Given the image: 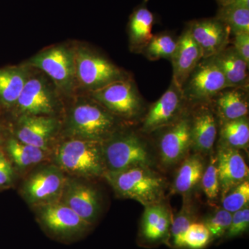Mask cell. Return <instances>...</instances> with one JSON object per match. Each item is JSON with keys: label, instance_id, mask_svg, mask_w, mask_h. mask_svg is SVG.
<instances>
[{"label": "cell", "instance_id": "obj_1", "mask_svg": "<svg viewBox=\"0 0 249 249\" xmlns=\"http://www.w3.org/2000/svg\"><path fill=\"white\" fill-rule=\"evenodd\" d=\"M76 96L67 114L65 133L69 138L104 142L118 132L119 120L88 93Z\"/></svg>", "mask_w": 249, "mask_h": 249}, {"label": "cell", "instance_id": "obj_2", "mask_svg": "<svg viewBox=\"0 0 249 249\" xmlns=\"http://www.w3.org/2000/svg\"><path fill=\"white\" fill-rule=\"evenodd\" d=\"M104 176L116 194L139 201L145 207L160 203L164 195V178L151 167H134L119 173H106Z\"/></svg>", "mask_w": 249, "mask_h": 249}, {"label": "cell", "instance_id": "obj_3", "mask_svg": "<svg viewBox=\"0 0 249 249\" xmlns=\"http://www.w3.org/2000/svg\"><path fill=\"white\" fill-rule=\"evenodd\" d=\"M77 92L89 93L130 77L101 54L82 45H74Z\"/></svg>", "mask_w": 249, "mask_h": 249}, {"label": "cell", "instance_id": "obj_4", "mask_svg": "<svg viewBox=\"0 0 249 249\" xmlns=\"http://www.w3.org/2000/svg\"><path fill=\"white\" fill-rule=\"evenodd\" d=\"M25 64L43 72L62 96L72 97L77 93L74 45L63 43L51 46L31 57Z\"/></svg>", "mask_w": 249, "mask_h": 249}, {"label": "cell", "instance_id": "obj_5", "mask_svg": "<svg viewBox=\"0 0 249 249\" xmlns=\"http://www.w3.org/2000/svg\"><path fill=\"white\" fill-rule=\"evenodd\" d=\"M55 162L60 169L85 178H97L106 173L103 142L69 138L60 144Z\"/></svg>", "mask_w": 249, "mask_h": 249}, {"label": "cell", "instance_id": "obj_6", "mask_svg": "<svg viewBox=\"0 0 249 249\" xmlns=\"http://www.w3.org/2000/svg\"><path fill=\"white\" fill-rule=\"evenodd\" d=\"M106 173H119L137 166L151 167L152 157L147 142L134 132H116L103 142Z\"/></svg>", "mask_w": 249, "mask_h": 249}, {"label": "cell", "instance_id": "obj_7", "mask_svg": "<svg viewBox=\"0 0 249 249\" xmlns=\"http://www.w3.org/2000/svg\"><path fill=\"white\" fill-rule=\"evenodd\" d=\"M62 96L43 72L31 67V73L12 110L16 115L52 116Z\"/></svg>", "mask_w": 249, "mask_h": 249}, {"label": "cell", "instance_id": "obj_8", "mask_svg": "<svg viewBox=\"0 0 249 249\" xmlns=\"http://www.w3.org/2000/svg\"><path fill=\"white\" fill-rule=\"evenodd\" d=\"M88 94L119 120L132 122L142 117L145 112L143 99L131 77Z\"/></svg>", "mask_w": 249, "mask_h": 249}, {"label": "cell", "instance_id": "obj_9", "mask_svg": "<svg viewBox=\"0 0 249 249\" xmlns=\"http://www.w3.org/2000/svg\"><path fill=\"white\" fill-rule=\"evenodd\" d=\"M224 73L214 56L203 58L183 83V96L189 105L208 103L227 88Z\"/></svg>", "mask_w": 249, "mask_h": 249}, {"label": "cell", "instance_id": "obj_10", "mask_svg": "<svg viewBox=\"0 0 249 249\" xmlns=\"http://www.w3.org/2000/svg\"><path fill=\"white\" fill-rule=\"evenodd\" d=\"M37 216L47 232L62 240L84 235L91 227L61 200L39 205Z\"/></svg>", "mask_w": 249, "mask_h": 249}, {"label": "cell", "instance_id": "obj_11", "mask_svg": "<svg viewBox=\"0 0 249 249\" xmlns=\"http://www.w3.org/2000/svg\"><path fill=\"white\" fill-rule=\"evenodd\" d=\"M182 89L173 79L169 88L152 103L142 119L141 130L151 134L178 120L189 108Z\"/></svg>", "mask_w": 249, "mask_h": 249}, {"label": "cell", "instance_id": "obj_12", "mask_svg": "<svg viewBox=\"0 0 249 249\" xmlns=\"http://www.w3.org/2000/svg\"><path fill=\"white\" fill-rule=\"evenodd\" d=\"M67 179L58 166L49 165L37 170L27 178L22 195L29 204L41 205L59 200Z\"/></svg>", "mask_w": 249, "mask_h": 249}, {"label": "cell", "instance_id": "obj_13", "mask_svg": "<svg viewBox=\"0 0 249 249\" xmlns=\"http://www.w3.org/2000/svg\"><path fill=\"white\" fill-rule=\"evenodd\" d=\"M189 108L178 121L162 128L164 131L160 134L159 153L162 164L165 166L178 164L191 149Z\"/></svg>", "mask_w": 249, "mask_h": 249}, {"label": "cell", "instance_id": "obj_14", "mask_svg": "<svg viewBox=\"0 0 249 249\" xmlns=\"http://www.w3.org/2000/svg\"><path fill=\"white\" fill-rule=\"evenodd\" d=\"M191 148L198 154L212 151L218 134L219 121L209 102L190 105Z\"/></svg>", "mask_w": 249, "mask_h": 249}, {"label": "cell", "instance_id": "obj_15", "mask_svg": "<svg viewBox=\"0 0 249 249\" xmlns=\"http://www.w3.org/2000/svg\"><path fill=\"white\" fill-rule=\"evenodd\" d=\"M187 27L200 47L203 58L217 55L230 43V29L217 18L192 21Z\"/></svg>", "mask_w": 249, "mask_h": 249}, {"label": "cell", "instance_id": "obj_16", "mask_svg": "<svg viewBox=\"0 0 249 249\" xmlns=\"http://www.w3.org/2000/svg\"><path fill=\"white\" fill-rule=\"evenodd\" d=\"M58 128V121L53 116L23 115L18 116L14 137L46 151Z\"/></svg>", "mask_w": 249, "mask_h": 249}, {"label": "cell", "instance_id": "obj_17", "mask_svg": "<svg viewBox=\"0 0 249 249\" xmlns=\"http://www.w3.org/2000/svg\"><path fill=\"white\" fill-rule=\"evenodd\" d=\"M60 198L85 222L90 224L96 222L101 211V202L94 188L78 180H67Z\"/></svg>", "mask_w": 249, "mask_h": 249}, {"label": "cell", "instance_id": "obj_18", "mask_svg": "<svg viewBox=\"0 0 249 249\" xmlns=\"http://www.w3.org/2000/svg\"><path fill=\"white\" fill-rule=\"evenodd\" d=\"M218 177L222 196L247 181L249 170L239 150L219 145L217 155Z\"/></svg>", "mask_w": 249, "mask_h": 249}, {"label": "cell", "instance_id": "obj_19", "mask_svg": "<svg viewBox=\"0 0 249 249\" xmlns=\"http://www.w3.org/2000/svg\"><path fill=\"white\" fill-rule=\"evenodd\" d=\"M202 58L200 47L192 37L186 26L178 39L176 49L170 59L173 65L174 81L181 88L190 73Z\"/></svg>", "mask_w": 249, "mask_h": 249}, {"label": "cell", "instance_id": "obj_20", "mask_svg": "<svg viewBox=\"0 0 249 249\" xmlns=\"http://www.w3.org/2000/svg\"><path fill=\"white\" fill-rule=\"evenodd\" d=\"M249 90L227 88L209 101L219 123L247 117L249 110Z\"/></svg>", "mask_w": 249, "mask_h": 249}, {"label": "cell", "instance_id": "obj_21", "mask_svg": "<svg viewBox=\"0 0 249 249\" xmlns=\"http://www.w3.org/2000/svg\"><path fill=\"white\" fill-rule=\"evenodd\" d=\"M172 222L169 210L160 202L146 206L141 225L142 240L150 244L165 242L169 237Z\"/></svg>", "mask_w": 249, "mask_h": 249}, {"label": "cell", "instance_id": "obj_22", "mask_svg": "<svg viewBox=\"0 0 249 249\" xmlns=\"http://www.w3.org/2000/svg\"><path fill=\"white\" fill-rule=\"evenodd\" d=\"M31 70L25 63L0 69V107L14 109Z\"/></svg>", "mask_w": 249, "mask_h": 249}, {"label": "cell", "instance_id": "obj_23", "mask_svg": "<svg viewBox=\"0 0 249 249\" xmlns=\"http://www.w3.org/2000/svg\"><path fill=\"white\" fill-rule=\"evenodd\" d=\"M214 58L224 73L228 88L249 90V65L232 45H228L222 52L214 55Z\"/></svg>", "mask_w": 249, "mask_h": 249}, {"label": "cell", "instance_id": "obj_24", "mask_svg": "<svg viewBox=\"0 0 249 249\" xmlns=\"http://www.w3.org/2000/svg\"><path fill=\"white\" fill-rule=\"evenodd\" d=\"M147 3H142L129 17L128 34L131 51L141 53L152 37L155 16L148 9Z\"/></svg>", "mask_w": 249, "mask_h": 249}, {"label": "cell", "instance_id": "obj_25", "mask_svg": "<svg viewBox=\"0 0 249 249\" xmlns=\"http://www.w3.org/2000/svg\"><path fill=\"white\" fill-rule=\"evenodd\" d=\"M204 170L205 162L200 154L185 158L174 180L173 193L183 196L188 194L200 182Z\"/></svg>", "mask_w": 249, "mask_h": 249}, {"label": "cell", "instance_id": "obj_26", "mask_svg": "<svg viewBox=\"0 0 249 249\" xmlns=\"http://www.w3.org/2000/svg\"><path fill=\"white\" fill-rule=\"evenodd\" d=\"M221 145L240 150L247 149L249 143L248 117L219 123Z\"/></svg>", "mask_w": 249, "mask_h": 249}, {"label": "cell", "instance_id": "obj_27", "mask_svg": "<svg viewBox=\"0 0 249 249\" xmlns=\"http://www.w3.org/2000/svg\"><path fill=\"white\" fill-rule=\"evenodd\" d=\"M5 150L15 164L20 168L40 163L45 155L42 149L20 142L14 137L6 140Z\"/></svg>", "mask_w": 249, "mask_h": 249}, {"label": "cell", "instance_id": "obj_28", "mask_svg": "<svg viewBox=\"0 0 249 249\" xmlns=\"http://www.w3.org/2000/svg\"><path fill=\"white\" fill-rule=\"evenodd\" d=\"M215 18L224 23L233 36L249 34V8L232 4L220 6Z\"/></svg>", "mask_w": 249, "mask_h": 249}, {"label": "cell", "instance_id": "obj_29", "mask_svg": "<svg viewBox=\"0 0 249 249\" xmlns=\"http://www.w3.org/2000/svg\"><path fill=\"white\" fill-rule=\"evenodd\" d=\"M177 44L178 39L174 38L173 36L170 34L163 33L157 34L153 36L141 53L151 61L162 58L170 60L175 53Z\"/></svg>", "mask_w": 249, "mask_h": 249}, {"label": "cell", "instance_id": "obj_30", "mask_svg": "<svg viewBox=\"0 0 249 249\" xmlns=\"http://www.w3.org/2000/svg\"><path fill=\"white\" fill-rule=\"evenodd\" d=\"M195 222V214L188 204L183 205L182 209L175 219H173L170 235L173 240L174 247L184 248V236L190 226Z\"/></svg>", "mask_w": 249, "mask_h": 249}, {"label": "cell", "instance_id": "obj_31", "mask_svg": "<svg viewBox=\"0 0 249 249\" xmlns=\"http://www.w3.org/2000/svg\"><path fill=\"white\" fill-rule=\"evenodd\" d=\"M249 201V180L237 185L222 197L223 209L234 213L248 206Z\"/></svg>", "mask_w": 249, "mask_h": 249}, {"label": "cell", "instance_id": "obj_32", "mask_svg": "<svg viewBox=\"0 0 249 249\" xmlns=\"http://www.w3.org/2000/svg\"><path fill=\"white\" fill-rule=\"evenodd\" d=\"M203 191L210 200L217 199L220 187L218 177L217 156L212 155L209 165L205 168L201 179Z\"/></svg>", "mask_w": 249, "mask_h": 249}, {"label": "cell", "instance_id": "obj_33", "mask_svg": "<svg viewBox=\"0 0 249 249\" xmlns=\"http://www.w3.org/2000/svg\"><path fill=\"white\" fill-rule=\"evenodd\" d=\"M212 240L209 229L204 223L193 222L184 236V248L204 249Z\"/></svg>", "mask_w": 249, "mask_h": 249}, {"label": "cell", "instance_id": "obj_34", "mask_svg": "<svg viewBox=\"0 0 249 249\" xmlns=\"http://www.w3.org/2000/svg\"><path fill=\"white\" fill-rule=\"evenodd\" d=\"M232 214L226 210L221 209L206 218L204 224L209 229L212 240L225 235L231 222Z\"/></svg>", "mask_w": 249, "mask_h": 249}, {"label": "cell", "instance_id": "obj_35", "mask_svg": "<svg viewBox=\"0 0 249 249\" xmlns=\"http://www.w3.org/2000/svg\"><path fill=\"white\" fill-rule=\"evenodd\" d=\"M249 227V206L232 214L230 227L226 232V238L231 239L243 235L248 231Z\"/></svg>", "mask_w": 249, "mask_h": 249}, {"label": "cell", "instance_id": "obj_36", "mask_svg": "<svg viewBox=\"0 0 249 249\" xmlns=\"http://www.w3.org/2000/svg\"><path fill=\"white\" fill-rule=\"evenodd\" d=\"M14 171L6 154L0 148V188H6L13 183Z\"/></svg>", "mask_w": 249, "mask_h": 249}, {"label": "cell", "instance_id": "obj_37", "mask_svg": "<svg viewBox=\"0 0 249 249\" xmlns=\"http://www.w3.org/2000/svg\"><path fill=\"white\" fill-rule=\"evenodd\" d=\"M232 46L237 53L249 65V34L233 36Z\"/></svg>", "mask_w": 249, "mask_h": 249}, {"label": "cell", "instance_id": "obj_38", "mask_svg": "<svg viewBox=\"0 0 249 249\" xmlns=\"http://www.w3.org/2000/svg\"><path fill=\"white\" fill-rule=\"evenodd\" d=\"M229 4L241 6V7L249 8V0H232L231 2Z\"/></svg>", "mask_w": 249, "mask_h": 249}, {"label": "cell", "instance_id": "obj_39", "mask_svg": "<svg viewBox=\"0 0 249 249\" xmlns=\"http://www.w3.org/2000/svg\"><path fill=\"white\" fill-rule=\"evenodd\" d=\"M4 141V124L1 119V114H0V145H1Z\"/></svg>", "mask_w": 249, "mask_h": 249}, {"label": "cell", "instance_id": "obj_40", "mask_svg": "<svg viewBox=\"0 0 249 249\" xmlns=\"http://www.w3.org/2000/svg\"><path fill=\"white\" fill-rule=\"evenodd\" d=\"M216 1H217L219 6H223L230 4V3L231 2L232 0H216Z\"/></svg>", "mask_w": 249, "mask_h": 249}]
</instances>
